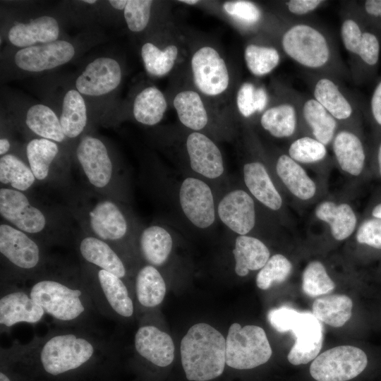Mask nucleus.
Segmentation results:
<instances>
[{
    "label": "nucleus",
    "instance_id": "nucleus-7",
    "mask_svg": "<svg viewBox=\"0 0 381 381\" xmlns=\"http://www.w3.org/2000/svg\"><path fill=\"white\" fill-rule=\"evenodd\" d=\"M47 248L9 224H0L1 282L24 284L54 259Z\"/></svg>",
    "mask_w": 381,
    "mask_h": 381
},
{
    "label": "nucleus",
    "instance_id": "nucleus-31",
    "mask_svg": "<svg viewBox=\"0 0 381 381\" xmlns=\"http://www.w3.org/2000/svg\"><path fill=\"white\" fill-rule=\"evenodd\" d=\"M133 344L137 355L153 366L164 368L174 361V345L171 337L155 325L140 326Z\"/></svg>",
    "mask_w": 381,
    "mask_h": 381
},
{
    "label": "nucleus",
    "instance_id": "nucleus-41",
    "mask_svg": "<svg viewBox=\"0 0 381 381\" xmlns=\"http://www.w3.org/2000/svg\"><path fill=\"white\" fill-rule=\"evenodd\" d=\"M281 52L279 47L256 42L248 43L243 54L246 67L254 76L267 75L280 64Z\"/></svg>",
    "mask_w": 381,
    "mask_h": 381
},
{
    "label": "nucleus",
    "instance_id": "nucleus-26",
    "mask_svg": "<svg viewBox=\"0 0 381 381\" xmlns=\"http://www.w3.org/2000/svg\"><path fill=\"white\" fill-rule=\"evenodd\" d=\"M12 125L24 135L32 138H44L70 149L73 145L66 137L56 111L49 105L35 103L23 108Z\"/></svg>",
    "mask_w": 381,
    "mask_h": 381
},
{
    "label": "nucleus",
    "instance_id": "nucleus-3",
    "mask_svg": "<svg viewBox=\"0 0 381 381\" xmlns=\"http://www.w3.org/2000/svg\"><path fill=\"white\" fill-rule=\"evenodd\" d=\"M65 206L79 229L101 239L118 252L126 263L138 253L143 226L127 204L72 184L61 191Z\"/></svg>",
    "mask_w": 381,
    "mask_h": 381
},
{
    "label": "nucleus",
    "instance_id": "nucleus-2",
    "mask_svg": "<svg viewBox=\"0 0 381 381\" xmlns=\"http://www.w3.org/2000/svg\"><path fill=\"white\" fill-rule=\"evenodd\" d=\"M24 285L55 326L97 328L99 315L78 265L54 258Z\"/></svg>",
    "mask_w": 381,
    "mask_h": 381
},
{
    "label": "nucleus",
    "instance_id": "nucleus-24",
    "mask_svg": "<svg viewBox=\"0 0 381 381\" xmlns=\"http://www.w3.org/2000/svg\"><path fill=\"white\" fill-rule=\"evenodd\" d=\"M293 87H279L278 100L260 116V124L271 136L291 140L301 136L298 109Z\"/></svg>",
    "mask_w": 381,
    "mask_h": 381
},
{
    "label": "nucleus",
    "instance_id": "nucleus-33",
    "mask_svg": "<svg viewBox=\"0 0 381 381\" xmlns=\"http://www.w3.org/2000/svg\"><path fill=\"white\" fill-rule=\"evenodd\" d=\"M171 231L163 224L143 226L138 237V253L146 264L158 269L167 263L174 247Z\"/></svg>",
    "mask_w": 381,
    "mask_h": 381
},
{
    "label": "nucleus",
    "instance_id": "nucleus-48",
    "mask_svg": "<svg viewBox=\"0 0 381 381\" xmlns=\"http://www.w3.org/2000/svg\"><path fill=\"white\" fill-rule=\"evenodd\" d=\"M327 3L324 0H287L279 3V17L284 22L307 20Z\"/></svg>",
    "mask_w": 381,
    "mask_h": 381
},
{
    "label": "nucleus",
    "instance_id": "nucleus-16",
    "mask_svg": "<svg viewBox=\"0 0 381 381\" xmlns=\"http://www.w3.org/2000/svg\"><path fill=\"white\" fill-rule=\"evenodd\" d=\"M242 175L245 188L255 201L279 224L288 225L289 218L284 198L272 175L266 158L262 157L245 162Z\"/></svg>",
    "mask_w": 381,
    "mask_h": 381
},
{
    "label": "nucleus",
    "instance_id": "nucleus-9",
    "mask_svg": "<svg viewBox=\"0 0 381 381\" xmlns=\"http://www.w3.org/2000/svg\"><path fill=\"white\" fill-rule=\"evenodd\" d=\"M90 294L99 313L114 320H126L135 313L127 282L94 265L80 262Z\"/></svg>",
    "mask_w": 381,
    "mask_h": 381
},
{
    "label": "nucleus",
    "instance_id": "nucleus-14",
    "mask_svg": "<svg viewBox=\"0 0 381 381\" xmlns=\"http://www.w3.org/2000/svg\"><path fill=\"white\" fill-rule=\"evenodd\" d=\"M217 214L218 219L234 234L251 236L254 231H260L262 217L270 214L243 188L228 190L219 196Z\"/></svg>",
    "mask_w": 381,
    "mask_h": 381
},
{
    "label": "nucleus",
    "instance_id": "nucleus-58",
    "mask_svg": "<svg viewBox=\"0 0 381 381\" xmlns=\"http://www.w3.org/2000/svg\"><path fill=\"white\" fill-rule=\"evenodd\" d=\"M128 0H110L107 2L114 9L118 11H123L126 8Z\"/></svg>",
    "mask_w": 381,
    "mask_h": 381
},
{
    "label": "nucleus",
    "instance_id": "nucleus-22",
    "mask_svg": "<svg viewBox=\"0 0 381 381\" xmlns=\"http://www.w3.org/2000/svg\"><path fill=\"white\" fill-rule=\"evenodd\" d=\"M0 329L9 332L18 323L38 324L47 315L23 284L0 282Z\"/></svg>",
    "mask_w": 381,
    "mask_h": 381
},
{
    "label": "nucleus",
    "instance_id": "nucleus-43",
    "mask_svg": "<svg viewBox=\"0 0 381 381\" xmlns=\"http://www.w3.org/2000/svg\"><path fill=\"white\" fill-rule=\"evenodd\" d=\"M236 102L241 116L249 119L258 114L260 116L270 105V98L265 86L246 81L240 85Z\"/></svg>",
    "mask_w": 381,
    "mask_h": 381
},
{
    "label": "nucleus",
    "instance_id": "nucleus-50",
    "mask_svg": "<svg viewBox=\"0 0 381 381\" xmlns=\"http://www.w3.org/2000/svg\"><path fill=\"white\" fill-rule=\"evenodd\" d=\"M351 237L358 246L381 250V219L363 217Z\"/></svg>",
    "mask_w": 381,
    "mask_h": 381
},
{
    "label": "nucleus",
    "instance_id": "nucleus-15",
    "mask_svg": "<svg viewBox=\"0 0 381 381\" xmlns=\"http://www.w3.org/2000/svg\"><path fill=\"white\" fill-rule=\"evenodd\" d=\"M184 174L205 181L213 189L216 185L226 181L223 155L219 147L208 135L191 131L184 141Z\"/></svg>",
    "mask_w": 381,
    "mask_h": 381
},
{
    "label": "nucleus",
    "instance_id": "nucleus-45",
    "mask_svg": "<svg viewBox=\"0 0 381 381\" xmlns=\"http://www.w3.org/2000/svg\"><path fill=\"white\" fill-rule=\"evenodd\" d=\"M293 270L291 262L285 255L276 253L270 256L256 276V285L262 290L270 289L274 284L285 282Z\"/></svg>",
    "mask_w": 381,
    "mask_h": 381
},
{
    "label": "nucleus",
    "instance_id": "nucleus-53",
    "mask_svg": "<svg viewBox=\"0 0 381 381\" xmlns=\"http://www.w3.org/2000/svg\"><path fill=\"white\" fill-rule=\"evenodd\" d=\"M370 113L373 123L381 131V80L373 92L370 101Z\"/></svg>",
    "mask_w": 381,
    "mask_h": 381
},
{
    "label": "nucleus",
    "instance_id": "nucleus-59",
    "mask_svg": "<svg viewBox=\"0 0 381 381\" xmlns=\"http://www.w3.org/2000/svg\"><path fill=\"white\" fill-rule=\"evenodd\" d=\"M179 2H182L183 4H188V5H194V4H196L198 2V1H197V0H181V1H179Z\"/></svg>",
    "mask_w": 381,
    "mask_h": 381
},
{
    "label": "nucleus",
    "instance_id": "nucleus-13",
    "mask_svg": "<svg viewBox=\"0 0 381 381\" xmlns=\"http://www.w3.org/2000/svg\"><path fill=\"white\" fill-rule=\"evenodd\" d=\"M272 354L265 330L256 325L233 323L226 339V364L247 370L267 363Z\"/></svg>",
    "mask_w": 381,
    "mask_h": 381
},
{
    "label": "nucleus",
    "instance_id": "nucleus-36",
    "mask_svg": "<svg viewBox=\"0 0 381 381\" xmlns=\"http://www.w3.org/2000/svg\"><path fill=\"white\" fill-rule=\"evenodd\" d=\"M167 291L165 280L160 271L145 264L138 268L135 277V294L140 306L151 309L163 301Z\"/></svg>",
    "mask_w": 381,
    "mask_h": 381
},
{
    "label": "nucleus",
    "instance_id": "nucleus-56",
    "mask_svg": "<svg viewBox=\"0 0 381 381\" xmlns=\"http://www.w3.org/2000/svg\"><path fill=\"white\" fill-rule=\"evenodd\" d=\"M363 217L381 219V193L375 195L370 200Z\"/></svg>",
    "mask_w": 381,
    "mask_h": 381
},
{
    "label": "nucleus",
    "instance_id": "nucleus-21",
    "mask_svg": "<svg viewBox=\"0 0 381 381\" xmlns=\"http://www.w3.org/2000/svg\"><path fill=\"white\" fill-rule=\"evenodd\" d=\"M330 146L334 160L344 175L355 181L372 176L369 153L361 130L340 126Z\"/></svg>",
    "mask_w": 381,
    "mask_h": 381
},
{
    "label": "nucleus",
    "instance_id": "nucleus-51",
    "mask_svg": "<svg viewBox=\"0 0 381 381\" xmlns=\"http://www.w3.org/2000/svg\"><path fill=\"white\" fill-rule=\"evenodd\" d=\"M299 312L288 306L274 308L268 313V320L272 327L278 332L291 331V327Z\"/></svg>",
    "mask_w": 381,
    "mask_h": 381
},
{
    "label": "nucleus",
    "instance_id": "nucleus-17",
    "mask_svg": "<svg viewBox=\"0 0 381 381\" xmlns=\"http://www.w3.org/2000/svg\"><path fill=\"white\" fill-rule=\"evenodd\" d=\"M311 95L339 122L341 126L361 130L358 110L349 92L334 77L305 72Z\"/></svg>",
    "mask_w": 381,
    "mask_h": 381
},
{
    "label": "nucleus",
    "instance_id": "nucleus-25",
    "mask_svg": "<svg viewBox=\"0 0 381 381\" xmlns=\"http://www.w3.org/2000/svg\"><path fill=\"white\" fill-rule=\"evenodd\" d=\"M314 218L324 226V231L335 241L351 238L361 219L351 202L344 197H326L314 208Z\"/></svg>",
    "mask_w": 381,
    "mask_h": 381
},
{
    "label": "nucleus",
    "instance_id": "nucleus-46",
    "mask_svg": "<svg viewBox=\"0 0 381 381\" xmlns=\"http://www.w3.org/2000/svg\"><path fill=\"white\" fill-rule=\"evenodd\" d=\"M380 40L373 32L365 30L355 57L349 61L350 76L356 81L362 67L373 68L380 57Z\"/></svg>",
    "mask_w": 381,
    "mask_h": 381
},
{
    "label": "nucleus",
    "instance_id": "nucleus-30",
    "mask_svg": "<svg viewBox=\"0 0 381 381\" xmlns=\"http://www.w3.org/2000/svg\"><path fill=\"white\" fill-rule=\"evenodd\" d=\"M290 332L296 337L287 355L290 363L294 365L306 364L319 355L322 346L323 327L313 313L299 312Z\"/></svg>",
    "mask_w": 381,
    "mask_h": 381
},
{
    "label": "nucleus",
    "instance_id": "nucleus-19",
    "mask_svg": "<svg viewBox=\"0 0 381 381\" xmlns=\"http://www.w3.org/2000/svg\"><path fill=\"white\" fill-rule=\"evenodd\" d=\"M78 47L65 39L46 44L17 49L11 56L16 71L23 73H38L51 71L71 61Z\"/></svg>",
    "mask_w": 381,
    "mask_h": 381
},
{
    "label": "nucleus",
    "instance_id": "nucleus-18",
    "mask_svg": "<svg viewBox=\"0 0 381 381\" xmlns=\"http://www.w3.org/2000/svg\"><path fill=\"white\" fill-rule=\"evenodd\" d=\"M367 364L362 349L343 345L319 354L310 366V373L317 381H347L361 374Z\"/></svg>",
    "mask_w": 381,
    "mask_h": 381
},
{
    "label": "nucleus",
    "instance_id": "nucleus-47",
    "mask_svg": "<svg viewBox=\"0 0 381 381\" xmlns=\"http://www.w3.org/2000/svg\"><path fill=\"white\" fill-rule=\"evenodd\" d=\"M223 10L248 29L260 27L265 20V14L262 10L257 4L250 1H226L223 4Z\"/></svg>",
    "mask_w": 381,
    "mask_h": 381
},
{
    "label": "nucleus",
    "instance_id": "nucleus-20",
    "mask_svg": "<svg viewBox=\"0 0 381 381\" xmlns=\"http://www.w3.org/2000/svg\"><path fill=\"white\" fill-rule=\"evenodd\" d=\"M123 71L117 59L102 56L88 62L74 80L87 103L109 97L121 83Z\"/></svg>",
    "mask_w": 381,
    "mask_h": 381
},
{
    "label": "nucleus",
    "instance_id": "nucleus-12",
    "mask_svg": "<svg viewBox=\"0 0 381 381\" xmlns=\"http://www.w3.org/2000/svg\"><path fill=\"white\" fill-rule=\"evenodd\" d=\"M267 162L272 175L282 193L294 203L307 206L324 198L325 184L313 179L304 167L286 152L275 153Z\"/></svg>",
    "mask_w": 381,
    "mask_h": 381
},
{
    "label": "nucleus",
    "instance_id": "nucleus-49",
    "mask_svg": "<svg viewBox=\"0 0 381 381\" xmlns=\"http://www.w3.org/2000/svg\"><path fill=\"white\" fill-rule=\"evenodd\" d=\"M154 1L150 0H128L124 8L123 18L128 29L140 32L149 25Z\"/></svg>",
    "mask_w": 381,
    "mask_h": 381
},
{
    "label": "nucleus",
    "instance_id": "nucleus-27",
    "mask_svg": "<svg viewBox=\"0 0 381 381\" xmlns=\"http://www.w3.org/2000/svg\"><path fill=\"white\" fill-rule=\"evenodd\" d=\"M296 102L301 135L310 136L327 147L340 128L339 122L312 95L292 89Z\"/></svg>",
    "mask_w": 381,
    "mask_h": 381
},
{
    "label": "nucleus",
    "instance_id": "nucleus-6",
    "mask_svg": "<svg viewBox=\"0 0 381 381\" xmlns=\"http://www.w3.org/2000/svg\"><path fill=\"white\" fill-rule=\"evenodd\" d=\"M72 160L83 186L128 204L132 198L129 174L111 144L89 131L75 143Z\"/></svg>",
    "mask_w": 381,
    "mask_h": 381
},
{
    "label": "nucleus",
    "instance_id": "nucleus-1",
    "mask_svg": "<svg viewBox=\"0 0 381 381\" xmlns=\"http://www.w3.org/2000/svg\"><path fill=\"white\" fill-rule=\"evenodd\" d=\"M0 363L35 381H113L118 353L98 327L54 326L26 343L1 347Z\"/></svg>",
    "mask_w": 381,
    "mask_h": 381
},
{
    "label": "nucleus",
    "instance_id": "nucleus-38",
    "mask_svg": "<svg viewBox=\"0 0 381 381\" xmlns=\"http://www.w3.org/2000/svg\"><path fill=\"white\" fill-rule=\"evenodd\" d=\"M167 109V102L162 92L155 86H148L135 95L132 114L138 123L154 126L162 120Z\"/></svg>",
    "mask_w": 381,
    "mask_h": 381
},
{
    "label": "nucleus",
    "instance_id": "nucleus-34",
    "mask_svg": "<svg viewBox=\"0 0 381 381\" xmlns=\"http://www.w3.org/2000/svg\"><path fill=\"white\" fill-rule=\"evenodd\" d=\"M235 273L241 277L251 271H259L270 258V251L258 237L251 235H236L232 250Z\"/></svg>",
    "mask_w": 381,
    "mask_h": 381
},
{
    "label": "nucleus",
    "instance_id": "nucleus-40",
    "mask_svg": "<svg viewBox=\"0 0 381 381\" xmlns=\"http://www.w3.org/2000/svg\"><path fill=\"white\" fill-rule=\"evenodd\" d=\"M353 302L344 294H331L316 298L313 314L320 322L333 327H340L351 318Z\"/></svg>",
    "mask_w": 381,
    "mask_h": 381
},
{
    "label": "nucleus",
    "instance_id": "nucleus-32",
    "mask_svg": "<svg viewBox=\"0 0 381 381\" xmlns=\"http://www.w3.org/2000/svg\"><path fill=\"white\" fill-rule=\"evenodd\" d=\"M59 109L56 113L62 130L74 147L79 138L88 131L89 123L87 103L74 85L62 91Z\"/></svg>",
    "mask_w": 381,
    "mask_h": 381
},
{
    "label": "nucleus",
    "instance_id": "nucleus-4",
    "mask_svg": "<svg viewBox=\"0 0 381 381\" xmlns=\"http://www.w3.org/2000/svg\"><path fill=\"white\" fill-rule=\"evenodd\" d=\"M0 214L4 222L47 248L66 246L74 241V219L66 207L45 203L29 192L1 187Z\"/></svg>",
    "mask_w": 381,
    "mask_h": 381
},
{
    "label": "nucleus",
    "instance_id": "nucleus-11",
    "mask_svg": "<svg viewBox=\"0 0 381 381\" xmlns=\"http://www.w3.org/2000/svg\"><path fill=\"white\" fill-rule=\"evenodd\" d=\"M184 175L174 187L179 211L192 227L211 229L218 219L215 192L205 181Z\"/></svg>",
    "mask_w": 381,
    "mask_h": 381
},
{
    "label": "nucleus",
    "instance_id": "nucleus-54",
    "mask_svg": "<svg viewBox=\"0 0 381 381\" xmlns=\"http://www.w3.org/2000/svg\"><path fill=\"white\" fill-rule=\"evenodd\" d=\"M0 381H35L16 369L0 363Z\"/></svg>",
    "mask_w": 381,
    "mask_h": 381
},
{
    "label": "nucleus",
    "instance_id": "nucleus-57",
    "mask_svg": "<svg viewBox=\"0 0 381 381\" xmlns=\"http://www.w3.org/2000/svg\"><path fill=\"white\" fill-rule=\"evenodd\" d=\"M12 143L8 135L1 134L0 138V156H4L12 150Z\"/></svg>",
    "mask_w": 381,
    "mask_h": 381
},
{
    "label": "nucleus",
    "instance_id": "nucleus-5",
    "mask_svg": "<svg viewBox=\"0 0 381 381\" xmlns=\"http://www.w3.org/2000/svg\"><path fill=\"white\" fill-rule=\"evenodd\" d=\"M277 42L282 53L306 71L339 80L350 78L333 37L308 19L283 21Z\"/></svg>",
    "mask_w": 381,
    "mask_h": 381
},
{
    "label": "nucleus",
    "instance_id": "nucleus-23",
    "mask_svg": "<svg viewBox=\"0 0 381 381\" xmlns=\"http://www.w3.org/2000/svg\"><path fill=\"white\" fill-rule=\"evenodd\" d=\"M190 66L193 83L198 90L209 97L224 92L229 85L226 64L213 47L204 46L195 52Z\"/></svg>",
    "mask_w": 381,
    "mask_h": 381
},
{
    "label": "nucleus",
    "instance_id": "nucleus-44",
    "mask_svg": "<svg viewBox=\"0 0 381 381\" xmlns=\"http://www.w3.org/2000/svg\"><path fill=\"white\" fill-rule=\"evenodd\" d=\"M335 289V284L325 265L315 260L308 263L302 274V289L310 297L327 294Z\"/></svg>",
    "mask_w": 381,
    "mask_h": 381
},
{
    "label": "nucleus",
    "instance_id": "nucleus-37",
    "mask_svg": "<svg viewBox=\"0 0 381 381\" xmlns=\"http://www.w3.org/2000/svg\"><path fill=\"white\" fill-rule=\"evenodd\" d=\"M0 183L23 192L29 190L37 183L23 153L11 152L0 156Z\"/></svg>",
    "mask_w": 381,
    "mask_h": 381
},
{
    "label": "nucleus",
    "instance_id": "nucleus-28",
    "mask_svg": "<svg viewBox=\"0 0 381 381\" xmlns=\"http://www.w3.org/2000/svg\"><path fill=\"white\" fill-rule=\"evenodd\" d=\"M61 26L56 17L41 14L11 22L6 32L8 42L17 49L55 42L60 39Z\"/></svg>",
    "mask_w": 381,
    "mask_h": 381
},
{
    "label": "nucleus",
    "instance_id": "nucleus-52",
    "mask_svg": "<svg viewBox=\"0 0 381 381\" xmlns=\"http://www.w3.org/2000/svg\"><path fill=\"white\" fill-rule=\"evenodd\" d=\"M349 3L363 20L381 22V0H366L360 3L349 1Z\"/></svg>",
    "mask_w": 381,
    "mask_h": 381
},
{
    "label": "nucleus",
    "instance_id": "nucleus-39",
    "mask_svg": "<svg viewBox=\"0 0 381 381\" xmlns=\"http://www.w3.org/2000/svg\"><path fill=\"white\" fill-rule=\"evenodd\" d=\"M173 104L181 124L192 131L207 128L209 116L200 95L193 90H183L174 98Z\"/></svg>",
    "mask_w": 381,
    "mask_h": 381
},
{
    "label": "nucleus",
    "instance_id": "nucleus-29",
    "mask_svg": "<svg viewBox=\"0 0 381 381\" xmlns=\"http://www.w3.org/2000/svg\"><path fill=\"white\" fill-rule=\"evenodd\" d=\"M73 243L80 262L109 272L125 281L128 279L130 272L128 264L105 241L87 235L79 229L75 232Z\"/></svg>",
    "mask_w": 381,
    "mask_h": 381
},
{
    "label": "nucleus",
    "instance_id": "nucleus-55",
    "mask_svg": "<svg viewBox=\"0 0 381 381\" xmlns=\"http://www.w3.org/2000/svg\"><path fill=\"white\" fill-rule=\"evenodd\" d=\"M369 164L371 175L381 179V135L377 138L373 154L369 155Z\"/></svg>",
    "mask_w": 381,
    "mask_h": 381
},
{
    "label": "nucleus",
    "instance_id": "nucleus-10",
    "mask_svg": "<svg viewBox=\"0 0 381 381\" xmlns=\"http://www.w3.org/2000/svg\"><path fill=\"white\" fill-rule=\"evenodd\" d=\"M25 159L37 182L61 190L72 185V152L44 138L28 140L24 147Z\"/></svg>",
    "mask_w": 381,
    "mask_h": 381
},
{
    "label": "nucleus",
    "instance_id": "nucleus-8",
    "mask_svg": "<svg viewBox=\"0 0 381 381\" xmlns=\"http://www.w3.org/2000/svg\"><path fill=\"white\" fill-rule=\"evenodd\" d=\"M183 369L190 381H209L220 376L226 364V339L206 323L193 325L181 342Z\"/></svg>",
    "mask_w": 381,
    "mask_h": 381
},
{
    "label": "nucleus",
    "instance_id": "nucleus-35",
    "mask_svg": "<svg viewBox=\"0 0 381 381\" xmlns=\"http://www.w3.org/2000/svg\"><path fill=\"white\" fill-rule=\"evenodd\" d=\"M286 154L302 166H308L322 177L327 176L332 159L327 147L308 135H301L290 141Z\"/></svg>",
    "mask_w": 381,
    "mask_h": 381
},
{
    "label": "nucleus",
    "instance_id": "nucleus-42",
    "mask_svg": "<svg viewBox=\"0 0 381 381\" xmlns=\"http://www.w3.org/2000/svg\"><path fill=\"white\" fill-rule=\"evenodd\" d=\"M179 49L174 44L161 49L152 42H145L140 49V55L146 72L153 77H163L174 68Z\"/></svg>",
    "mask_w": 381,
    "mask_h": 381
}]
</instances>
